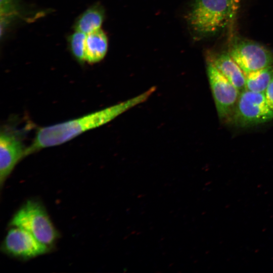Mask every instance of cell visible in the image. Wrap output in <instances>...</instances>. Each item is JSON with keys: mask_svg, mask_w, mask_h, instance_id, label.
<instances>
[{"mask_svg": "<svg viewBox=\"0 0 273 273\" xmlns=\"http://www.w3.org/2000/svg\"><path fill=\"white\" fill-rule=\"evenodd\" d=\"M151 87L144 93L119 104L63 122L39 128L25 156L42 149L65 143L80 134L103 125L130 108L145 102L155 91Z\"/></svg>", "mask_w": 273, "mask_h": 273, "instance_id": "1", "label": "cell"}, {"mask_svg": "<svg viewBox=\"0 0 273 273\" xmlns=\"http://www.w3.org/2000/svg\"><path fill=\"white\" fill-rule=\"evenodd\" d=\"M230 0H195L188 15L192 29L201 36L213 34L231 22Z\"/></svg>", "mask_w": 273, "mask_h": 273, "instance_id": "2", "label": "cell"}, {"mask_svg": "<svg viewBox=\"0 0 273 273\" xmlns=\"http://www.w3.org/2000/svg\"><path fill=\"white\" fill-rule=\"evenodd\" d=\"M10 224L27 231L49 248L58 236L45 209L34 200L27 201L13 216Z\"/></svg>", "mask_w": 273, "mask_h": 273, "instance_id": "3", "label": "cell"}, {"mask_svg": "<svg viewBox=\"0 0 273 273\" xmlns=\"http://www.w3.org/2000/svg\"><path fill=\"white\" fill-rule=\"evenodd\" d=\"M235 123L241 126L263 123L273 119V110L264 93L244 89L240 92L233 112Z\"/></svg>", "mask_w": 273, "mask_h": 273, "instance_id": "4", "label": "cell"}, {"mask_svg": "<svg viewBox=\"0 0 273 273\" xmlns=\"http://www.w3.org/2000/svg\"><path fill=\"white\" fill-rule=\"evenodd\" d=\"M229 54L245 75L273 65V54L267 48L250 40H239L233 45Z\"/></svg>", "mask_w": 273, "mask_h": 273, "instance_id": "5", "label": "cell"}, {"mask_svg": "<svg viewBox=\"0 0 273 273\" xmlns=\"http://www.w3.org/2000/svg\"><path fill=\"white\" fill-rule=\"evenodd\" d=\"M207 73L217 114L220 118H226L233 114L241 92L211 61L208 63Z\"/></svg>", "mask_w": 273, "mask_h": 273, "instance_id": "6", "label": "cell"}, {"mask_svg": "<svg viewBox=\"0 0 273 273\" xmlns=\"http://www.w3.org/2000/svg\"><path fill=\"white\" fill-rule=\"evenodd\" d=\"M2 246L5 252L24 259L43 254L50 249L30 233L18 227H14L9 231Z\"/></svg>", "mask_w": 273, "mask_h": 273, "instance_id": "7", "label": "cell"}, {"mask_svg": "<svg viewBox=\"0 0 273 273\" xmlns=\"http://www.w3.org/2000/svg\"><path fill=\"white\" fill-rule=\"evenodd\" d=\"M26 148L13 131L4 129L0 133V184L1 187L18 162L25 156Z\"/></svg>", "mask_w": 273, "mask_h": 273, "instance_id": "8", "label": "cell"}, {"mask_svg": "<svg viewBox=\"0 0 273 273\" xmlns=\"http://www.w3.org/2000/svg\"><path fill=\"white\" fill-rule=\"evenodd\" d=\"M217 69L240 92L245 88L246 75L229 53H221L211 61Z\"/></svg>", "mask_w": 273, "mask_h": 273, "instance_id": "9", "label": "cell"}, {"mask_svg": "<svg viewBox=\"0 0 273 273\" xmlns=\"http://www.w3.org/2000/svg\"><path fill=\"white\" fill-rule=\"evenodd\" d=\"M107 37L101 28L86 34L84 47L85 62L94 64L101 61L108 50Z\"/></svg>", "mask_w": 273, "mask_h": 273, "instance_id": "10", "label": "cell"}, {"mask_svg": "<svg viewBox=\"0 0 273 273\" xmlns=\"http://www.w3.org/2000/svg\"><path fill=\"white\" fill-rule=\"evenodd\" d=\"M104 18L103 7L96 4L88 7L78 17L74 25V29L88 34L101 28Z\"/></svg>", "mask_w": 273, "mask_h": 273, "instance_id": "11", "label": "cell"}, {"mask_svg": "<svg viewBox=\"0 0 273 273\" xmlns=\"http://www.w3.org/2000/svg\"><path fill=\"white\" fill-rule=\"evenodd\" d=\"M273 76V65L252 72L246 75L245 89L264 93Z\"/></svg>", "mask_w": 273, "mask_h": 273, "instance_id": "12", "label": "cell"}, {"mask_svg": "<svg viewBox=\"0 0 273 273\" xmlns=\"http://www.w3.org/2000/svg\"><path fill=\"white\" fill-rule=\"evenodd\" d=\"M86 34L75 30L68 38L69 49L74 58L78 62L83 63L84 47Z\"/></svg>", "mask_w": 273, "mask_h": 273, "instance_id": "13", "label": "cell"}, {"mask_svg": "<svg viewBox=\"0 0 273 273\" xmlns=\"http://www.w3.org/2000/svg\"><path fill=\"white\" fill-rule=\"evenodd\" d=\"M16 0H1L0 14L1 27L6 26L18 14V7Z\"/></svg>", "mask_w": 273, "mask_h": 273, "instance_id": "14", "label": "cell"}, {"mask_svg": "<svg viewBox=\"0 0 273 273\" xmlns=\"http://www.w3.org/2000/svg\"><path fill=\"white\" fill-rule=\"evenodd\" d=\"M264 94L268 105L273 110V76Z\"/></svg>", "mask_w": 273, "mask_h": 273, "instance_id": "15", "label": "cell"}, {"mask_svg": "<svg viewBox=\"0 0 273 273\" xmlns=\"http://www.w3.org/2000/svg\"><path fill=\"white\" fill-rule=\"evenodd\" d=\"M231 5V20L233 21L239 9L241 0H230Z\"/></svg>", "mask_w": 273, "mask_h": 273, "instance_id": "16", "label": "cell"}]
</instances>
